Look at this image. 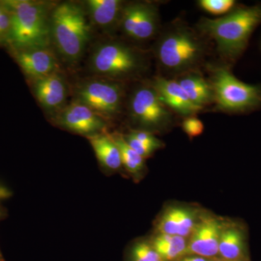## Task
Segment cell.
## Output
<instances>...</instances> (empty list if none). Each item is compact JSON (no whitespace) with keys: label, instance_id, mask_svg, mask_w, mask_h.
Here are the masks:
<instances>
[{"label":"cell","instance_id":"cell-17","mask_svg":"<svg viewBox=\"0 0 261 261\" xmlns=\"http://www.w3.org/2000/svg\"><path fill=\"white\" fill-rule=\"evenodd\" d=\"M125 4L121 0H87L83 5L90 22L110 31L119 27Z\"/></svg>","mask_w":261,"mask_h":261},{"label":"cell","instance_id":"cell-8","mask_svg":"<svg viewBox=\"0 0 261 261\" xmlns=\"http://www.w3.org/2000/svg\"><path fill=\"white\" fill-rule=\"evenodd\" d=\"M74 95L75 100L88 106L106 120L121 114L125 97L122 82L99 77L77 84Z\"/></svg>","mask_w":261,"mask_h":261},{"label":"cell","instance_id":"cell-23","mask_svg":"<svg viewBox=\"0 0 261 261\" xmlns=\"http://www.w3.org/2000/svg\"><path fill=\"white\" fill-rule=\"evenodd\" d=\"M201 9L214 15H224L236 8L234 0H200L197 3Z\"/></svg>","mask_w":261,"mask_h":261},{"label":"cell","instance_id":"cell-16","mask_svg":"<svg viewBox=\"0 0 261 261\" xmlns=\"http://www.w3.org/2000/svg\"><path fill=\"white\" fill-rule=\"evenodd\" d=\"M198 221L196 211L190 207H169L158 221V232L186 238L191 235Z\"/></svg>","mask_w":261,"mask_h":261},{"label":"cell","instance_id":"cell-3","mask_svg":"<svg viewBox=\"0 0 261 261\" xmlns=\"http://www.w3.org/2000/svg\"><path fill=\"white\" fill-rule=\"evenodd\" d=\"M51 43L62 59L75 65L84 56L91 39V22L83 5L63 2L53 7L49 18Z\"/></svg>","mask_w":261,"mask_h":261},{"label":"cell","instance_id":"cell-5","mask_svg":"<svg viewBox=\"0 0 261 261\" xmlns=\"http://www.w3.org/2000/svg\"><path fill=\"white\" fill-rule=\"evenodd\" d=\"M148 60L143 51L121 40L100 43L91 54L89 68L99 78L123 82L145 73Z\"/></svg>","mask_w":261,"mask_h":261},{"label":"cell","instance_id":"cell-21","mask_svg":"<svg viewBox=\"0 0 261 261\" xmlns=\"http://www.w3.org/2000/svg\"><path fill=\"white\" fill-rule=\"evenodd\" d=\"M111 136L119 148L123 166L128 172L135 176H139L145 169V159L130 148L123 138V135L113 134Z\"/></svg>","mask_w":261,"mask_h":261},{"label":"cell","instance_id":"cell-24","mask_svg":"<svg viewBox=\"0 0 261 261\" xmlns=\"http://www.w3.org/2000/svg\"><path fill=\"white\" fill-rule=\"evenodd\" d=\"M11 25V14L5 0L0 1V46H7Z\"/></svg>","mask_w":261,"mask_h":261},{"label":"cell","instance_id":"cell-4","mask_svg":"<svg viewBox=\"0 0 261 261\" xmlns=\"http://www.w3.org/2000/svg\"><path fill=\"white\" fill-rule=\"evenodd\" d=\"M5 1L11 14L8 49L49 47V18L53 8L50 3L32 0Z\"/></svg>","mask_w":261,"mask_h":261},{"label":"cell","instance_id":"cell-25","mask_svg":"<svg viewBox=\"0 0 261 261\" xmlns=\"http://www.w3.org/2000/svg\"><path fill=\"white\" fill-rule=\"evenodd\" d=\"M123 137L130 148L133 149L135 152H137L140 156H142L144 159L150 157L156 151V149L153 148V147L145 145L143 142L137 140L136 137L132 135L130 132L127 134V135H123Z\"/></svg>","mask_w":261,"mask_h":261},{"label":"cell","instance_id":"cell-2","mask_svg":"<svg viewBox=\"0 0 261 261\" xmlns=\"http://www.w3.org/2000/svg\"><path fill=\"white\" fill-rule=\"evenodd\" d=\"M153 51L163 71L176 78L199 70L205 61L207 48L202 34L176 21L160 32Z\"/></svg>","mask_w":261,"mask_h":261},{"label":"cell","instance_id":"cell-14","mask_svg":"<svg viewBox=\"0 0 261 261\" xmlns=\"http://www.w3.org/2000/svg\"><path fill=\"white\" fill-rule=\"evenodd\" d=\"M219 256L225 261L250 259L245 224L233 221L225 223L219 240Z\"/></svg>","mask_w":261,"mask_h":261},{"label":"cell","instance_id":"cell-29","mask_svg":"<svg viewBox=\"0 0 261 261\" xmlns=\"http://www.w3.org/2000/svg\"><path fill=\"white\" fill-rule=\"evenodd\" d=\"M211 261H225L222 259L219 258V257H216V258L211 259Z\"/></svg>","mask_w":261,"mask_h":261},{"label":"cell","instance_id":"cell-10","mask_svg":"<svg viewBox=\"0 0 261 261\" xmlns=\"http://www.w3.org/2000/svg\"><path fill=\"white\" fill-rule=\"evenodd\" d=\"M51 119L57 126L87 137L106 132L108 126V120L76 100L66 104Z\"/></svg>","mask_w":261,"mask_h":261},{"label":"cell","instance_id":"cell-28","mask_svg":"<svg viewBox=\"0 0 261 261\" xmlns=\"http://www.w3.org/2000/svg\"><path fill=\"white\" fill-rule=\"evenodd\" d=\"M211 259L205 258L197 255H185L176 261H211Z\"/></svg>","mask_w":261,"mask_h":261},{"label":"cell","instance_id":"cell-19","mask_svg":"<svg viewBox=\"0 0 261 261\" xmlns=\"http://www.w3.org/2000/svg\"><path fill=\"white\" fill-rule=\"evenodd\" d=\"M87 138L102 166L111 171H117L123 166L121 152L111 135L106 132Z\"/></svg>","mask_w":261,"mask_h":261},{"label":"cell","instance_id":"cell-9","mask_svg":"<svg viewBox=\"0 0 261 261\" xmlns=\"http://www.w3.org/2000/svg\"><path fill=\"white\" fill-rule=\"evenodd\" d=\"M118 29L134 42H147L157 37L161 32L159 7L151 2L126 3Z\"/></svg>","mask_w":261,"mask_h":261},{"label":"cell","instance_id":"cell-15","mask_svg":"<svg viewBox=\"0 0 261 261\" xmlns=\"http://www.w3.org/2000/svg\"><path fill=\"white\" fill-rule=\"evenodd\" d=\"M151 84L157 91L163 102L173 113L186 118L195 116L202 111L191 102L186 92L175 79L170 80L166 77L158 76Z\"/></svg>","mask_w":261,"mask_h":261},{"label":"cell","instance_id":"cell-1","mask_svg":"<svg viewBox=\"0 0 261 261\" xmlns=\"http://www.w3.org/2000/svg\"><path fill=\"white\" fill-rule=\"evenodd\" d=\"M261 24V5H237L219 18H202L197 29L216 43L220 56L228 63H235L246 50L252 33Z\"/></svg>","mask_w":261,"mask_h":261},{"label":"cell","instance_id":"cell-18","mask_svg":"<svg viewBox=\"0 0 261 261\" xmlns=\"http://www.w3.org/2000/svg\"><path fill=\"white\" fill-rule=\"evenodd\" d=\"M175 80L196 107L202 110L214 102V90L210 81L205 80L199 70L185 73Z\"/></svg>","mask_w":261,"mask_h":261},{"label":"cell","instance_id":"cell-6","mask_svg":"<svg viewBox=\"0 0 261 261\" xmlns=\"http://www.w3.org/2000/svg\"><path fill=\"white\" fill-rule=\"evenodd\" d=\"M216 109L232 114L251 113L261 108V84L238 80L226 65H209Z\"/></svg>","mask_w":261,"mask_h":261},{"label":"cell","instance_id":"cell-27","mask_svg":"<svg viewBox=\"0 0 261 261\" xmlns=\"http://www.w3.org/2000/svg\"><path fill=\"white\" fill-rule=\"evenodd\" d=\"M130 133H132V135L136 137L137 140L143 142L145 145L153 147L156 150L162 148L163 147L162 141L158 139L152 132H147V130L137 129L132 130Z\"/></svg>","mask_w":261,"mask_h":261},{"label":"cell","instance_id":"cell-11","mask_svg":"<svg viewBox=\"0 0 261 261\" xmlns=\"http://www.w3.org/2000/svg\"><path fill=\"white\" fill-rule=\"evenodd\" d=\"M9 51L29 82L61 71L57 57L49 47Z\"/></svg>","mask_w":261,"mask_h":261},{"label":"cell","instance_id":"cell-13","mask_svg":"<svg viewBox=\"0 0 261 261\" xmlns=\"http://www.w3.org/2000/svg\"><path fill=\"white\" fill-rule=\"evenodd\" d=\"M41 107L54 116L66 106L68 87L61 71L29 82Z\"/></svg>","mask_w":261,"mask_h":261},{"label":"cell","instance_id":"cell-26","mask_svg":"<svg viewBox=\"0 0 261 261\" xmlns=\"http://www.w3.org/2000/svg\"><path fill=\"white\" fill-rule=\"evenodd\" d=\"M182 128L190 138L198 137L204 132V124L195 116L186 117L182 122Z\"/></svg>","mask_w":261,"mask_h":261},{"label":"cell","instance_id":"cell-30","mask_svg":"<svg viewBox=\"0 0 261 261\" xmlns=\"http://www.w3.org/2000/svg\"><path fill=\"white\" fill-rule=\"evenodd\" d=\"M236 261H251L250 260V259H245V260H239Z\"/></svg>","mask_w":261,"mask_h":261},{"label":"cell","instance_id":"cell-12","mask_svg":"<svg viewBox=\"0 0 261 261\" xmlns=\"http://www.w3.org/2000/svg\"><path fill=\"white\" fill-rule=\"evenodd\" d=\"M224 224L211 216L199 219L187 241L186 255H197L207 259L218 257L219 240Z\"/></svg>","mask_w":261,"mask_h":261},{"label":"cell","instance_id":"cell-7","mask_svg":"<svg viewBox=\"0 0 261 261\" xmlns=\"http://www.w3.org/2000/svg\"><path fill=\"white\" fill-rule=\"evenodd\" d=\"M130 121L141 129L152 132L166 128L172 122L173 112L163 102L152 84L134 89L128 105Z\"/></svg>","mask_w":261,"mask_h":261},{"label":"cell","instance_id":"cell-20","mask_svg":"<svg viewBox=\"0 0 261 261\" xmlns=\"http://www.w3.org/2000/svg\"><path fill=\"white\" fill-rule=\"evenodd\" d=\"M150 243L164 261H176L187 255V240L182 237L159 233Z\"/></svg>","mask_w":261,"mask_h":261},{"label":"cell","instance_id":"cell-22","mask_svg":"<svg viewBox=\"0 0 261 261\" xmlns=\"http://www.w3.org/2000/svg\"><path fill=\"white\" fill-rule=\"evenodd\" d=\"M129 261H164L154 250L151 243L140 241L136 243L130 248Z\"/></svg>","mask_w":261,"mask_h":261}]
</instances>
